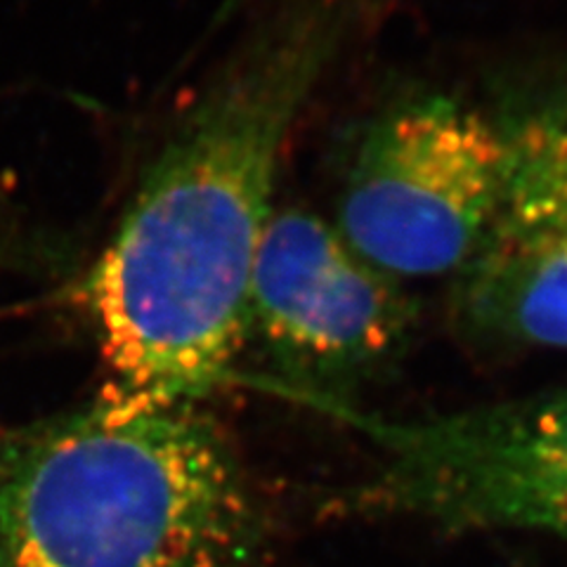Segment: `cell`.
I'll return each instance as SVG.
<instances>
[{
  "label": "cell",
  "mask_w": 567,
  "mask_h": 567,
  "mask_svg": "<svg viewBox=\"0 0 567 567\" xmlns=\"http://www.w3.org/2000/svg\"><path fill=\"white\" fill-rule=\"evenodd\" d=\"M377 452L358 511L447 529L567 537V388L466 412L385 419L336 406Z\"/></svg>",
  "instance_id": "obj_3"
},
{
  "label": "cell",
  "mask_w": 567,
  "mask_h": 567,
  "mask_svg": "<svg viewBox=\"0 0 567 567\" xmlns=\"http://www.w3.org/2000/svg\"><path fill=\"white\" fill-rule=\"evenodd\" d=\"M496 118L499 199L481 248L454 277L452 317L477 346L567 350V85Z\"/></svg>",
  "instance_id": "obj_6"
},
{
  "label": "cell",
  "mask_w": 567,
  "mask_h": 567,
  "mask_svg": "<svg viewBox=\"0 0 567 567\" xmlns=\"http://www.w3.org/2000/svg\"><path fill=\"white\" fill-rule=\"evenodd\" d=\"M346 27V0H277L166 140L85 287L106 395L197 404L227 379L284 147Z\"/></svg>",
  "instance_id": "obj_1"
},
{
  "label": "cell",
  "mask_w": 567,
  "mask_h": 567,
  "mask_svg": "<svg viewBox=\"0 0 567 567\" xmlns=\"http://www.w3.org/2000/svg\"><path fill=\"white\" fill-rule=\"evenodd\" d=\"M416 322L406 284L364 260L333 223L272 210L248 289V339L293 393L324 410L343 404L402 358Z\"/></svg>",
  "instance_id": "obj_5"
},
{
  "label": "cell",
  "mask_w": 567,
  "mask_h": 567,
  "mask_svg": "<svg viewBox=\"0 0 567 567\" xmlns=\"http://www.w3.org/2000/svg\"><path fill=\"white\" fill-rule=\"evenodd\" d=\"M262 516L199 404L102 395L0 437V567H246Z\"/></svg>",
  "instance_id": "obj_2"
},
{
  "label": "cell",
  "mask_w": 567,
  "mask_h": 567,
  "mask_svg": "<svg viewBox=\"0 0 567 567\" xmlns=\"http://www.w3.org/2000/svg\"><path fill=\"white\" fill-rule=\"evenodd\" d=\"M496 114L442 93L371 118L343 175L336 229L400 281L461 275L481 248L502 187Z\"/></svg>",
  "instance_id": "obj_4"
}]
</instances>
